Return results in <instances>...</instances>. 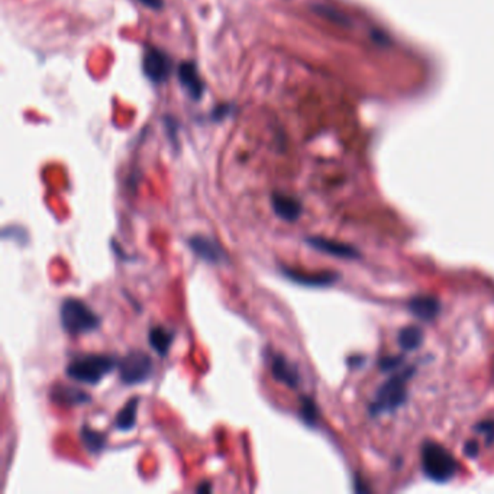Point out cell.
Returning a JSON list of instances; mask_svg holds the SVG:
<instances>
[{
    "instance_id": "1",
    "label": "cell",
    "mask_w": 494,
    "mask_h": 494,
    "mask_svg": "<svg viewBox=\"0 0 494 494\" xmlns=\"http://www.w3.org/2000/svg\"><path fill=\"white\" fill-rule=\"evenodd\" d=\"M117 358L102 354H88L73 358L67 367L65 374L71 380L85 384H99L113 369L117 368Z\"/></svg>"
},
{
    "instance_id": "2",
    "label": "cell",
    "mask_w": 494,
    "mask_h": 494,
    "mask_svg": "<svg viewBox=\"0 0 494 494\" xmlns=\"http://www.w3.org/2000/svg\"><path fill=\"white\" fill-rule=\"evenodd\" d=\"M60 322L64 331L70 335L95 332L102 325L100 316L83 300L75 298H68L61 303Z\"/></svg>"
},
{
    "instance_id": "3",
    "label": "cell",
    "mask_w": 494,
    "mask_h": 494,
    "mask_svg": "<svg viewBox=\"0 0 494 494\" xmlns=\"http://www.w3.org/2000/svg\"><path fill=\"white\" fill-rule=\"evenodd\" d=\"M422 468L428 478L446 483L456 475L458 464L442 445L428 441L422 446Z\"/></svg>"
},
{
    "instance_id": "4",
    "label": "cell",
    "mask_w": 494,
    "mask_h": 494,
    "mask_svg": "<svg viewBox=\"0 0 494 494\" xmlns=\"http://www.w3.org/2000/svg\"><path fill=\"white\" fill-rule=\"evenodd\" d=\"M411 374H414V369H406L404 373L391 377L379 389L376 400L372 407H369L372 415H382L386 414V411H393L404 403L407 396L406 384Z\"/></svg>"
},
{
    "instance_id": "5",
    "label": "cell",
    "mask_w": 494,
    "mask_h": 494,
    "mask_svg": "<svg viewBox=\"0 0 494 494\" xmlns=\"http://www.w3.org/2000/svg\"><path fill=\"white\" fill-rule=\"evenodd\" d=\"M152 359L142 351H131L117 361L119 379L127 386L145 383L152 376Z\"/></svg>"
},
{
    "instance_id": "6",
    "label": "cell",
    "mask_w": 494,
    "mask_h": 494,
    "mask_svg": "<svg viewBox=\"0 0 494 494\" xmlns=\"http://www.w3.org/2000/svg\"><path fill=\"white\" fill-rule=\"evenodd\" d=\"M187 243L191 253L200 260H203L204 263L214 264V266L228 263V256L225 250L222 248V245L209 235H201V233L193 235L189 238Z\"/></svg>"
},
{
    "instance_id": "7",
    "label": "cell",
    "mask_w": 494,
    "mask_h": 494,
    "mask_svg": "<svg viewBox=\"0 0 494 494\" xmlns=\"http://www.w3.org/2000/svg\"><path fill=\"white\" fill-rule=\"evenodd\" d=\"M142 68L145 75L151 81H154V83H162V81L169 78L172 65L166 54L157 48H149L144 56Z\"/></svg>"
},
{
    "instance_id": "8",
    "label": "cell",
    "mask_w": 494,
    "mask_h": 494,
    "mask_svg": "<svg viewBox=\"0 0 494 494\" xmlns=\"http://www.w3.org/2000/svg\"><path fill=\"white\" fill-rule=\"evenodd\" d=\"M306 242L312 246V248L334 256V257H340V258H357L359 254L358 251L354 248V246L348 245V243H342V242H337L332 239H326L322 236H308Z\"/></svg>"
},
{
    "instance_id": "9",
    "label": "cell",
    "mask_w": 494,
    "mask_h": 494,
    "mask_svg": "<svg viewBox=\"0 0 494 494\" xmlns=\"http://www.w3.org/2000/svg\"><path fill=\"white\" fill-rule=\"evenodd\" d=\"M271 206L274 214L285 222H296L303 211L302 203L296 197L283 193H274L271 196Z\"/></svg>"
},
{
    "instance_id": "10",
    "label": "cell",
    "mask_w": 494,
    "mask_h": 494,
    "mask_svg": "<svg viewBox=\"0 0 494 494\" xmlns=\"http://www.w3.org/2000/svg\"><path fill=\"white\" fill-rule=\"evenodd\" d=\"M273 377L290 389H298L300 384V374L298 368L283 355H274L271 359Z\"/></svg>"
},
{
    "instance_id": "11",
    "label": "cell",
    "mask_w": 494,
    "mask_h": 494,
    "mask_svg": "<svg viewBox=\"0 0 494 494\" xmlns=\"http://www.w3.org/2000/svg\"><path fill=\"white\" fill-rule=\"evenodd\" d=\"M281 274L292 280L293 283L302 284L305 287H329L340 280V275L335 273H322V274H305L295 271L292 268L281 267Z\"/></svg>"
},
{
    "instance_id": "12",
    "label": "cell",
    "mask_w": 494,
    "mask_h": 494,
    "mask_svg": "<svg viewBox=\"0 0 494 494\" xmlns=\"http://www.w3.org/2000/svg\"><path fill=\"white\" fill-rule=\"evenodd\" d=\"M179 80L183 86V89L187 92V95L194 99L199 100L203 95V80L199 75V71L196 68V65L193 63H183L179 67Z\"/></svg>"
},
{
    "instance_id": "13",
    "label": "cell",
    "mask_w": 494,
    "mask_h": 494,
    "mask_svg": "<svg viewBox=\"0 0 494 494\" xmlns=\"http://www.w3.org/2000/svg\"><path fill=\"white\" fill-rule=\"evenodd\" d=\"M409 309L416 317L431 322L438 316L441 305L439 300L433 296H418L410 300Z\"/></svg>"
},
{
    "instance_id": "14",
    "label": "cell",
    "mask_w": 494,
    "mask_h": 494,
    "mask_svg": "<svg viewBox=\"0 0 494 494\" xmlns=\"http://www.w3.org/2000/svg\"><path fill=\"white\" fill-rule=\"evenodd\" d=\"M174 338V331H170V329L164 326H154L148 332V342L159 357H166L169 354Z\"/></svg>"
},
{
    "instance_id": "15",
    "label": "cell",
    "mask_w": 494,
    "mask_h": 494,
    "mask_svg": "<svg viewBox=\"0 0 494 494\" xmlns=\"http://www.w3.org/2000/svg\"><path fill=\"white\" fill-rule=\"evenodd\" d=\"M138 404H140V399L132 397L125 406L119 410V414L116 415V419H115V428L117 431L128 432L135 426Z\"/></svg>"
},
{
    "instance_id": "16",
    "label": "cell",
    "mask_w": 494,
    "mask_h": 494,
    "mask_svg": "<svg viewBox=\"0 0 494 494\" xmlns=\"http://www.w3.org/2000/svg\"><path fill=\"white\" fill-rule=\"evenodd\" d=\"M51 399L57 403H65L70 406H75V404H88L90 403L92 397L77 389H71L67 386H58L51 391Z\"/></svg>"
},
{
    "instance_id": "17",
    "label": "cell",
    "mask_w": 494,
    "mask_h": 494,
    "mask_svg": "<svg viewBox=\"0 0 494 494\" xmlns=\"http://www.w3.org/2000/svg\"><path fill=\"white\" fill-rule=\"evenodd\" d=\"M424 342V332L419 326H406L399 332V345L404 351H415Z\"/></svg>"
},
{
    "instance_id": "18",
    "label": "cell",
    "mask_w": 494,
    "mask_h": 494,
    "mask_svg": "<svg viewBox=\"0 0 494 494\" xmlns=\"http://www.w3.org/2000/svg\"><path fill=\"white\" fill-rule=\"evenodd\" d=\"M80 439L83 446L90 454H99L106 446V436L89 426H83L80 431Z\"/></svg>"
},
{
    "instance_id": "19",
    "label": "cell",
    "mask_w": 494,
    "mask_h": 494,
    "mask_svg": "<svg viewBox=\"0 0 494 494\" xmlns=\"http://www.w3.org/2000/svg\"><path fill=\"white\" fill-rule=\"evenodd\" d=\"M300 418L303 419V422L308 426H315V424L317 422V407H316L315 401L310 397H308V396L302 397Z\"/></svg>"
},
{
    "instance_id": "20",
    "label": "cell",
    "mask_w": 494,
    "mask_h": 494,
    "mask_svg": "<svg viewBox=\"0 0 494 494\" xmlns=\"http://www.w3.org/2000/svg\"><path fill=\"white\" fill-rule=\"evenodd\" d=\"M475 431L485 436L487 445H491V443L494 442V421H493V419L481 421L480 424H477Z\"/></svg>"
},
{
    "instance_id": "21",
    "label": "cell",
    "mask_w": 494,
    "mask_h": 494,
    "mask_svg": "<svg viewBox=\"0 0 494 494\" xmlns=\"http://www.w3.org/2000/svg\"><path fill=\"white\" fill-rule=\"evenodd\" d=\"M401 361H403L401 357H386L380 361V367L383 372H389V369L397 368L401 364Z\"/></svg>"
},
{
    "instance_id": "22",
    "label": "cell",
    "mask_w": 494,
    "mask_h": 494,
    "mask_svg": "<svg viewBox=\"0 0 494 494\" xmlns=\"http://www.w3.org/2000/svg\"><path fill=\"white\" fill-rule=\"evenodd\" d=\"M464 452H466V456L470 457V458H475L478 456V452H480V445L475 439H470L468 442H466L464 445Z\"/></svg>"
},
{
    "instance_id": "23",
    "label": "cell",
    "mask_w": 494,
    "mask_h": 494,
    "mask_svg": "<svg viewBox=\"0 0 494 494\" xmlns=\"http://www.w3.org/2000/svg\"><path fill=\"white\" fill-rule=\"evenodd\" d=\"M140 2L142 5H145L147 8H151V9H161L162 8V0H140Z\"/></svg>"
},
{
    "instance_id": "24",
    "label": "cell",
    "mask_w": 494,
    "mask_h": 494,
    "mask_svg": "<svg viewBox=\"0 0 494 494\" xmlns=\"http://www.w3.org/2000/svg\"><path fill=\"white\" fill-rule=\"evenodd\" d=\"M197 491H199V493H203V491H212V485H211V483H204V484H201V485L197 487Z\"/></svg>"
}]
</instances>
